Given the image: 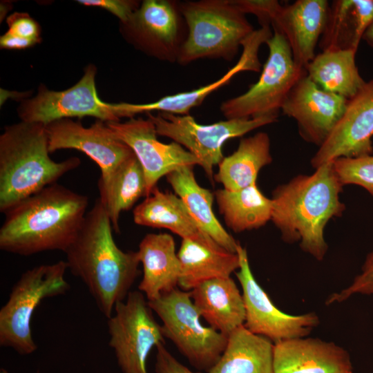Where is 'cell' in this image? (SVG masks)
<instances>
[{
    "mask_svg": "<svg viewBox=\"0 0 373 373\" xmlns=\"http://www.w3.org/2000/svg\"><path fill=\"white\" fill-rule=\"evenodd\" d=\"M106 210L97 198L87 211L82 227L65 251L68 269L88 288L99 310L107 318L124 300L140 274L137 251H124L113 237Z\"/></svg>",
    "mask_w": 373,
    "mask_h": 373,
    "instance_id": "6da1fadb",
    "label": "cell"
},
{
    "mask_svg": "<svg viewBox=\"0 0 373 373\" xmlns=\"http://www.w3.org/2000/svg\"><path fill=\"white\" fill-rule=\"evenodd\" d=\"M88 197L57 183L21 200L5 213L0 249L20 256L65 252L84 220Z\"/></svg>",
    "mask_w": 373,
    "mask_h": 373,
    "instance_id": "7a4b0ae2",
    "label": "cell"
},
{
    "mask_svg": "<svg viewBox=\"0 0 373 373\" xmlns=\"http://www.w3.org/2000/svg\"><path fill=\"white\" fill-rule=\"evenodd\" d=\"M343 185L333 161L316 169L312 175H300L272 193L271 220L283 240L300 242L301 249L318 260L327 251L324 229L329 220L345 209L340 200Z\"/></svg>",
    "mask_w": 373,
    "mask_h": 373,
    "instance_id": "3957f363",
    "label": "cell"
},
{
    "mask_svg": "<svg viewBox=\"0 0 373 373\" xmlns=\"http://www.w3.org/2000/svg\"><path fill=\"white\" fill-rule=\"evenodd\" d=\"M50 153L45 125L21 121L4 128L0 135L1 212L80 165L77 157L55 162Z\"/></svg>",
    "mask_w": 373,
    "mask_h": 373,
    "instance_id": "277c9868",
    "label": "cell"
},
{
    "mask_svg": "<svg viewBox=\"0 0 373 373\" xmlns=\"http://www.w3.org/2000/svg\"><path fill=\"white\" fill-rule=\"evenodd\" d=\"M180 6L188 28L177 62L180 65L201 59L231 61L254 31L232 0L184 1Z\"/></svg>",
    "mask_w": 373,
    "mask_h": 373,
    "instance_id": "5b68a950",
    "label": "cell"
},
{
    "mask_svg": "<svg viewBox=\"0 0 373 373\" xmlns=\"http://www.w3.org/2000/svg\"><path fill=\"white\" fill-rule=\"evenodd\" d=\"M66 261L41 265L26 271L16 282L8 300L0 309V345L21 355L37 349L31 321L41 301L66 293L70 285L65 278Z\"/></svg>",
    "mask_w": 373,
    "mask_h": 373,
    "instance_id": "8992f818",
    "label": "cell"
},
{
    "mask_svg": "<svg viewBox=\"0 0 373 373\" xmlns=\"http://www.w3.org/2000/svg\"><path fill=\"white\" fill-rule=\"evenodd\" d=\"M265 44L269 55L258 80L245 93L220 104L226 119H277L289 93L306 73L294 62L289 45L281 33L274 30Z\"/></svg>",
    "mask_w": 373,
    "mask_h": 373,
    "instance_id": "52a82bcc",
    "label": "cell"
},
{
    "mask_svg": "<svg viewBox=\"0 0 373 373\" xmlns=\"http://www.w3.org/2000/svg\"><path fill=\"white\" fill-rule=\"evenodd\" d=\"M148 303L161 319L164 338L170 339L194 367L208 372L224 352L227 336L201 323L190 291L175 288Z\"/></svg>",
    "mask_w": 373,
    "mask_h": 373,
    "instance_id": "ba28073f",
    "label": "cell"
},
{
    "mask_svg": "<svg viewBox=\"0 0 373 373\" xmlns=\"http://www.w3.org/2000/svg\"><path fill=\"white\" fill-rule=\"evenodd\" d=\"M109 346L122 373H148L146 364L153 347L165 343L162 326L155 321L145 295L130 291L107 318Z\"/></svg>",
    "mask_w": 373,
    "mask_h": 373,
    "instance_id": "9c48e42d",
    "label": "cell"
},
{
    "mask_svg": "<svg viewBox=\"0 0 373 373\" xmlns=\"http://www.w3.org/2000/svg\"><path fill=\"white\" fill-rule=\"evenodd\" d=\"M158 135L168 137L186 149L198 160L209 178L213 167L224 158L222 146L229 140L243 136L251 131L274 123V117L226 119L211 124L198 123L190 115L147 113Z\"/></svg>",
    "mask_w": 373,
    "mask_h": 373,
    "instance_id": "30bf717a",
    "label": "cell"
},
{
    "mask_svg": "<svg viewBox=\"0 0 373 373\" xmlns=\"http://www.w3.org/2000/svg\"><path fill=\"white\" fill-rule=\"evenodd\" d=\"M122 23L126 39L137 48L157 59L178 62L188 34L180 1L144 0Z\"/></svg>",
    "mask_w": 373,
    "mask_h": 373,
    "instance_id": "8fae6325",
    "label": "cell"
},
{
    "mask_svg": "<svg viewBox=\"0 0 373 373\" xmlns=\"http://www.w3.org/2000/svg\"><path fill=\"white\" fill-rule=\"evenodd\" d=\"M236 253L240 267L236 276L242 287L245 308L244 326L274 343L309 335L319 324L318 316L313 312L291 315L278 309L256 281L250 268L247 251L240 243Z\"/></svg>",
    "mask_w": 373,
    "mask_h": 373,
    "instance_id": "7c38bea8",
    "label": "cell"
},
{
    "mask_svg": "<svg viewBox=\"0 0 373 373\" xmlns=\"http://www.w3.org/2000/svg\"><path fill=\"white\" fill-rule=\"evenodd\" d=\"M96 72L94 65H88L77 84L61 91L50 90L41 85L35 97L25 100L19 106L21 120L45 126L58 119L85 116L105 122H119L108 103L102 102L98 97Z\"/></svg>",
    "mask_w": 373,
    "mask_h": 373,
    "instance_id": "4fadbf2b",
    "label": "cell"
},
{
    "mask_svg": "<svg viewBox=\"0 0 373 373\" xmlns=\"http://www.w3.org/2000/svg\"><path fill=\"white\" fill-rule=\"evenodd\" d=\"M45 128L50 153L66 149L83 152L100 169L98 184L105 183L116 169L133 154L106 123L99 119L85 128L79 122L65 118L52 122Z\"/></svg>",
    "mask_w": 373,
    "mask_h": 373,
    "instance_id": "5bb4252c",
    "label": "cell"
},
{
    "mask_svg": "<svg viewBox=\"0 0 373 373\" xmlns=\"http://www.w3.org/2000/svg\"><path fill=\"white\" fill-rule=\"evenodd\" d=\"M106 123L140 161L146 181V197L163 176L182 166L199 165L198 159L180 144L159 141L155 126L149 117H132L124 122Z\"/></svg>",
    "mask_w": 373,
    "mask_h": 373,
    "instance_id": "9a60e30c",
    "label": "cell"
},
{
    "mask_svg": "<svg viewBox=\"0 0 373 373\" xmlns=\"http://www.w3.org/2000/svg\"><path fill=\"white\" fill-rule=\"evenodd\" d=\"M373 79L347 99L341 117L311 160L316 169L340 157L372 155Z\"/></svg>",
    "mask_w": 373,
    "mask_h": 373,
    "instance_id": "2e32d148",
    "label": "cell"
},
{
    "mask_svg": "<svg viewBox=\"0 0 373 373\" xmlns=\"http://www.w3.org/2000/svg\"><path fill=\"white\" fill-rule=\"evenodd\" d=\"M347 101L321 89L306 72L289 93L281 111L296 122L303 139L319 147L343 114Z\"/></svg>",
    "mask_w": 373,
    "mask_h": 373,
    "instance_id": "e0dca14e",
    "label": "cell"
},
{
    "mask_svg": "<svg viewBox=\"0 0 373 373\" xmlns=\"http://www.w3.org/2000/svg\"><path fill=\"white\" fill-rule=\"evenodd\" d=\"M274 373H341L352 370L348 352L332 342L294 338L274 345Z\"/></svg>",
    "mask_w": 373,
    "mask_h": 373,
    "instance_id": "ac0fdd59",
    "label": "cell"
},
{
    "mask_svg": "<svg viewBox=\"0 0 373 373\" xmlns=\"http://www.w3.org/2000/svg\"><path fill=\"white\" fill-rule=\"evenodd\" d=\"M329 3L326 0H297L283 6L271 28L288 42L296 64L305 68L316 56L324 31Z\"/></svg>",
    "mask_w": 373,
    "mask_h": 373,
    "instance_id": "d6986e66",
    "label": "cell"
},
{
    "mask_svg": "<svg viewBox=\"0 0 373 373\" xmlns=\"http://www.w3.org/2000/svg\"><path fill=\"white\" fill-rule=\"evenodd\" d=\"M133 216L138 225L167 229L182 239L224 249L201 229L180 197L160 191L157 186L135 207Z\"/></svg>",
    "mask_w": 373,
    "mask_h": 373,
    "instance_id": "ffe728a7",
    "label": "cell"
},
{
    "mask_svg": "<svg viewBox=\"0 0 373 373\" xmlns=\"http://www.w3.org/2000/svg\"><path fill=\"white\" fill-rule=\"evenodd\" d=\"M260 63L258 53L251 48H245L238 61L220 78L205 86L190 91L164 96L160 99L146 104H130L126 102L108 103L110 109L116 117L132 118L139 113H169L177 115H189L192 108L200 106L213 92L227 84L238 73L244 70L258 72Z\"/></svg>",
    "mask_w": 373,
    "mask_h": 373,
    "instance_id": "44dd1931",
    "label": "cell"
},
{
    "mask_svg": "<svg viewBox=\"0 0 373 373\" xmlns=\"http://www.w3.org/2000/svg\"><path fill=\"white\" fill-rule=\"evenodd\" d=\"M190 294L200 316L218 332L228 336L244 325L245 308L242 295L231 277L204 281L191 290Z\"/></svg>",
    "mask_w": 373,
    "mask_h": 373,
    "instance_id": "7402d4cb",
    "label": "cell"
},
{
    "mask_svg": "<svg viewBox=\"0 0 373 373\" xmlns=\"http://www.w3.org/2000/svg\"><path fill=\"white\" fill-rule=\"evenodd\" d=\"M137 252L143 267L138 289L149 301L176 288L180 264L175 241L170 234H146L140 242Z\"/></svg>",
    "mask_w": 373,
    "mask_h": 373,
    "instance_id": "603a6c76",
    "label": "cell"
},
{
    "mask_svg": "<svg viewBox=\"0 0 373 373\" xmlns=\"http://www.w3.org/2000/svg\"><path fill=\"white\" fill-rule=\"evenodd\" d=\"M193 166H180L166 176L167 182L181 198L201 229L229 252L236 253L239 244L222 227L213 211L214 194L196 181Z\"/></svg>",
    "mask_w": 373,
    "mask_h": 373,
    "instance_id": "cb8c5ba5",
    "label": "cell"
},
{
    "mask_svg": "<svg viewBox=\"0 0 373 373\" xmlns=\"http://www.w3.org/2000/svg\"><path fill=\"white\" fill-rule=\"evenodd\" d=\"M373 21V0H336L329 5L319 41L322 51L353 50Z\"/></svg>",
    "mask_w": 373,
    "mask_h": 373,
    "instance_id": "d4e9b609",
    "label": "cell"
},
{
    "mask_svg": "<svg viewBox=\"0 0 373 373\" xmlns=\"http://www.w3.org/2000/svg\"><path fill=\"white\" fill-rule=\"evenodd\" d=\"M274 345L241 325L227 336L224 352L207 373H274Z\"/></svg>",
    "mask_w": 373,
    "mask_h": 373,
    "instance_id": "484cf974",
    "label": "cell"
},
{
    "mask_svg": "<svg viewBox=\"0 0 373 373\" xmlns=\"http://www.w3.org/2000/svg\"><path fill=\"white\" fill-rule=\"evenodd\" d=\"M177 254L180 264L178 286L184 291H191L209 280L231 277L240 267L237 253L188 239H182Z\"/></svg>",
    "mask_w": 373,
    "mask_h": 373,
    "instance_id": "4316f807",
    "label": "cell"
},
{
    "mask_svg": "<svg viewBox=\"0 0 373 373\" xmlns=\"http://www.w3.org/2000/svg\"><path fill=\"white\" fill-rule=\"evenodd\" d=\"M271 162L269 137L258 132L242 138L238 149L224 157L213 178L226 190H240L256 183L260 169Z\"/></svg>",
    "mask_w": 373,
    "mask_h": 373,
    "instance_id": "83f0119b",
    "label": "cell"
},
{
    "mask_svg": "<svg viewBox=\"0 0 373 373\" xmlns=\"http://www.w3.org/2000/svg\"><path fill=\"white\" fill-rule=\"evenodd\" d=\"M353 50H327L307 65V76L321 89L349 99L365 83L355 62Z\"/></svg>",
    "mask_w": 373,
    "mask_h": 373,
    "instance_id": "f1b7e54d",
    "label": "cell"
},
{
    "mask_svg": "<svg viewBox=\"0 0 373 373\" xmlns=\"http://www.w3.org/2000/svg\"><path fill=\"white\" fill-rule=\"evenodd\" d=\"M214 196L226 225L234 232L258 229L271 219L272 200L256 182L237 191L218 189Z\"/></svg>",
    "mask_w": 373,
    "mask_h": 373,
    "instance_id": "f546056e",
    "label": "cell"
},
{
    "mask_svg": "<svg viewBox=\"0 0 373 373\" xmlns=\"http://www.w3.org/2000/svg\"><path fill=\"white\" fill-rule=\"evenodd\" d=\"M100 197L110 218L113 230L119 231L122 211L130 209L142 196L146 197L144 169L133 154L123 162L104 184H98Z\"/></svg>",
    "mask_w": 373,
    "mask_h": 373,
    "instance_id": "4dcf8cb0",
    "label": "cell"
},
{
    "mask_svg": "<svg viewBox=\"0 0 373 373\" xmlns=\"http://www.w3.org/2000/svg\"><path fill=\"white\" fill-rule=\"evenodd\" d=\"M333 164L343 186H360L373 196V155L340 157L334 160Z\"/></svg>",
    "mask_w": 373,
    "mask_h": 373,
    "instance_id": "1f68e13d",
    "label": "cell"
},
{
    "mask_svg": "<svg viewBox=\"0 0 373 373\" xmlns=\"http://www.w3.org/2000/svg\"><path fill=\"white\" fill-rule=\"evenodd\" d=\"M356 294L373 295V251L367 256L361 273L352 283L341 291L332 294L325 304L339 303Z\"/></svg>",
    "mask_w": 373,
    "mask_h": 373,
    "instance_id": "d6a6232c",
    "label": "cell"
},
{
    "mask_svg": "<svg viewBox=\"0 0 373 373\" xmlns=\"http://www.w3.org/2000/svg\"><path fill=\"white\" fill-rule=\"evenodd\" d=\"M232 2L244 14L255 15L261 27H271L283 7L277 0H232Z\"/></svg>",
    "mask_w": 373,
    "mask_h": 373,
    "instance_id": "836d02e7",
    "label": "cell"
},
{
    "mask_svg": "<svg viewBox=\"0 0 373 373\" xmlns=\"http://www.w3.org/2000/svg\"><path fill=\"white\" fill-rule=\"evenodd\" d=\"M8 32L23 38L41 41L39 23L28 14L15 12L7 19Z\"/></svg>",
    "mask_w": 373,
    "mask_h": 373,
    "instance_id": "e575fe53",
    "label": "cell"
},
{
    "mask_svg": "<svg viewBox=\"0 0 373 373\" xmlns=\"http://www.w3.org/2000/svg\"><path fill=\"white\" fill-rule=\"evenodd\" d=\"M77 2L105 9L119 18L122 23L126 22L139 8L137 1L129 0H78Z\"/></svg>",
    "mask_w": 373,
    "mask_h": 373,
    "instance_id": "d590c367",
    "label": "cell"
},
{
    "mask_svg": "<svg viewBox=\"0 0 373 373\" xmlns=\"http://www.w3.org/2000/svg\"><path fill=\"white\" fill-rule=\"evenodd\" d=\"M155 373H202L195 372L180 363L165 347L164 343L156 347Z\"/></svg>",
    "mask_w": 373,
    "mask_h": 373,
    "instance_id": "8d00e7d4",
    "label": "cell"
},
{
    "mask_svg": "<svg viewBox=\"0 0 373 373\" xmlns=\"http://www.w3.org/2000/svg\"><path fill=\"white\" fill-rule=\"evenodd\" d=\"M38 42V41L18 37L8 32L0 37V46L5 49H25Z\"/></svg>",
    "mask_w": 373,
    "mask_h": 373,
    "instance_id": "74e56055",
    "label": "cell"
},
{
    "mask_svg": "<svg viewBox=\"0 0 373 373\" xmlns=\"http://www.w3.org/2000/svg\"><path fill=\"white\" fill-rule=\"evenodd\" d=\"M363 39L365 40L370 46L373 48V21L364 33Z\"/></svg>",
    "mask_w": 373,
    "mask_h": 373,
    "instance_id": "f35d334b",
    "label": "cell"
},
{
    "mask_svg": "<svg viewBox=\"0 0 373 373\" xmlns=\"http://www.w3.org/2000/svg\"><path fill=\"white\" fill-rule=\"evenodd\" d=\"M0 373H8V372L5 368H1Z\"/></svg>",
    "mask_w": 373,
    "mask_h": 373,
    "instance_id": "ab89813d",
    "label": "cell"
},
{
    "mask_svg": "<svg viewBox=\"0 0 373 373\" xmlns=\"http://www.w3.org/2000/svg\"><path fill=\"white\" fill-rule=\"evenodd\" d=\"M341 373H352V370H348V371H345Z\"/></svg>",
    "mask_w": 373,
    "mask_h": 373,
    "instance_id": "60d3db41",
    "label": "cell"
}]
</instances>
